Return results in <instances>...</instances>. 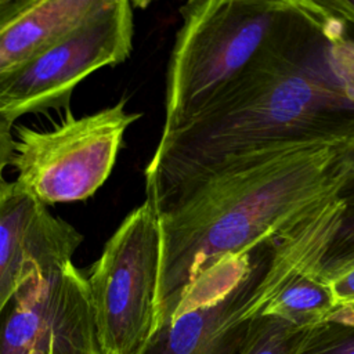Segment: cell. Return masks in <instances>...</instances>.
Here are the masks:
<instances>
[{"instance_id": "obj_1", "label": "cell", "mask_w": 354, "mask_h": 354, "mask_svg": "<svg viewBox=\"0 0 354 354\" xmlns=\"http://www.w3.org/2000/svg\"><path fill=\"white\" fill-rule=\"evenodd\" d=\"M326 19L314 1L296 36L249 66L187 124L160 136L145 169V201L158 214L241 162L292 147L354 142V104L329 68Z\"/></svg>"}, {"instance_id": "obj_2", "label": "cell", "mask_w": 354, "mask_h": 354, "mask_svg": "<svg viewBox=\"0 0 354 354\" xmlns=\"http://www.w3.org/2000/svg\"><path fill=\"white\" fill-rule=\"evenodd\" d=\"M346 145L292 147L241 162L158 214L156 328L217 259L274 239L335 198L346 180Z\"/></svg>"}, {"instance_id": "obj_3", "label": "cell", "mask_w": 354, "mask_h": 354, "mask_svg": "<svg viewBox=\"0 0 354 354\" xmlns=\"http://www.w3.org/2000/svg\"><path fill=\"white\" fill-rule=\"evenodd\" d=\"M313 14L308 0L185 3L167 68L162 134L187 124L249 66L296 36Z\"/></svg>"}, {"instance_id": "obj_4", "label": "cell", "mask_w": 354, "mask_h": 354, "mask_svg": "<svg viewBox=\"0 0 354 354\" xmlns=\"http://www.w3.org/2000/svg\"><path fill=\"white\" fill-rule=\"evenodd\" d=\"M274 239L205 268L140 354H238L250 322L268 303L260 278Z\"/></svg>"}, {"instance_id": "obj_5", "label": "cell", "mask_w": 354, "mask_h": 354, "mask_svg": "<svg viewBox=\"0 0 354 354\" xmlns=\"http://www.w3.org/2000/svg\"><path fill=\"white\" fill-rule=\"evenodd\" d=\"M159 254L158 213L145 201L106 241L86 277L105 354H140L153 335Z\"/></svg>"}, {"instance_id": "obj_6", "label": "cell", "mask_w": 354, "mask_h": 354, "mask_svg": "<svg viewBox=\"0 0 354 354\" xmlns=\"http://www.w3.org/2000/svg\"><path fill=\"white\" fill-rule=\"evenodd\" d=\"M122 100L95 113L68 115L53 130L18 127L11 163L17 183L43 205L90 198L109 177L126 129L141 115Z\"/></svg>"}, {"instance_id": "obj_7", "label": "cell", "mask_w": 354, "mask_h": 354, "mask_svg": "<svg viewBox=\"0 0 354 354\" xmlns=\"http://www.w3.org/2000/svg\"><path fill=\"white\" fill-rule=\"evenodd\" d=\"M134 17L127 0H102L77 26L35 58L0 77V115H22L68 105L91 72L123 62L131 53Z\"/></svg>"}, {"instance_id": "obj_8", "label": "cell", "mask_w": 354, "mask_h": 354, "mask_svg": "<svg viewBox=\"0 0 354 354\" xmlns=\"http://www.w3.org/2000/svg\"><path fill=\"white\" fill-rule=\"evenodd\" d=\"M0 354H105L86 277L72 261L33 274L4 303Z\"/></svg>"}, {"instance_id": "obj_9", "label": "cell", "mask_w": 354, "mask_h": 354, "mask_svg": "<svg viewBox=\"0 0 354 354\" xmlns=\"http://www.w3.org/2000/svg\"><path fill=\"white\" fill-rule=\"evenodd\" d=\"M82 234L17 181L0 184V310L33 274L72 261Z\"/></svg>"}, {"instance_id": "obj_10", "label": "cell", "mask_w": 354, "mask_h": 354, "mask_svg": "<svg viewBox=\"0 0 354 354\" xmlns=\"http://www.w3.org/2000/svg\"><path fill=\"white\" fill-rule=\"evenodd\" d=\"M102 0H0V77L77 26Z\"/></svg>"}, {"instance_id": "obj_11", "label": "cell", "mask_w": 354, "mask_h": 354, "mask_svg": "<svg viewBox=\"0 0 354 354\" xmlns=\"http://www.w3.org/2000/svg\"><path fill=\"white\" fill-rule=\"evenodd\" d=\"M313 329L259 315L250 322L238 354H300Z\"/></svg>"}, {"instance_id": "obj_12", "label": "cell", "mask_w": 354, "mask_h": 354, "mask_svg": "<svg viewBox=\"0 0 354 354\" xmlns=\"http://www.w3.org/2000/svg\"><path fill=\"white\" fill-rule=\"evenodd\" d=\"M337 198L343 201V210L321 263L325 281L354 267V183L343 184Z\"/></svg>"}, {"instance_id": "obj_13", "label": "cell", "mask_w": 354, "mask_h": 354, "mask_svg": "<svg viewBox=\"0 0 354 354\" xmlns=\"http://www.w3.org/2000/svg\"><path fill=\"white\" fill-rule=\"evenodd\" d=\"M324 35L329 68L343 94L354 104V40L344 35L343 22L329 12Z\"/></svg>"}, {"instance_id": "obj_14", "label": "cell", "mask_w": 354, "mask_h": 354, "mask_svg": "<svg viewBox=\"0 0 354 354\" xmlns=\"http://www.w3.org/2000/svg\"><path fill=\"white\" fill-rule=\"evenodd\" d=\"M300 354H354V324L329 321L315 326Z\"/></svg>"}, {"instance_id": "obj_15", "label": "cell", "mask_w": 354, "mask_h": 354, "mask_svg": "<svg viewBox=\"0 0 354 354\" xmlns=\"http://www.w3.org/2000/svg\"><path fill=\"white\" fill-rule=\"evenodd\" d=\"M337 311L330 321L354 324V267L326 281Z\"/></svg>"}, {"instance_id": "obj_16", "label": "cell", "mask_w": 354, "mask_h": 354, "mask_svg": "<svg viewBox=\"0 0 354 354\" xmlns=\"http://www.w3.org/2000/svg\"><path fill=\"white\" fill-rule=\"evenodd\" d=\"M12 123L0 115V184L4 181L3 171L11 163L15 140L11 133Z\"/></svg>"}, {"instance_id": "obj_17", "label": "cell", "mask_w": 354, "mask_h": 354, "mask_svg": "<svg viewBox=\"0 0 354 354\" xmlns=\"http://www.w3.org/2000/svg\"><path fill=\"white\" fill-rule=\"evenodd\" d=\"M321 6L342 22L354 25V0L319 1Z\"/></svg>"}, {"instance_id": "obj_18", "label": "cell", "mask_w": 354, "mask_h": 354, "mask_svg": "<svg viewBox=\"0 0 354 354\" xmlns=\"http://www.w3.org/2000/svg\"><path fill=\"white\" fill-rule=\"evenodd\" d=\"M342 165L346 171V180L343 184L354 183V142L344 147L342 152Z\"/></svg>"}]
</instances>
